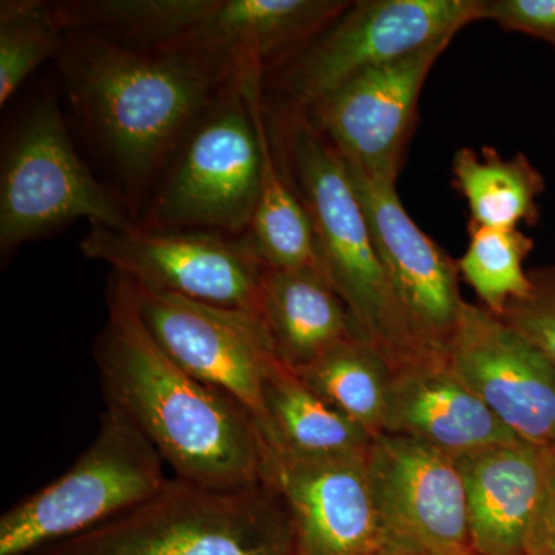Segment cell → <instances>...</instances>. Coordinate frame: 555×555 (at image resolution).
<instances>
[{
	"label": "cell",
	"instance_id": "6da1fadb",
	"mask_svg": "<svg viewBox=\"0 0 555 555\" xmlns=\"http://www.w3.org/2000/svg\"><path fill=\"white\" fill-rule=\"evenodd\" d=\"M93 345L107 408L126 416L175 470L217 489L268 483L272 451L255 416L173 360L142 323L126 278H112Z\"/></svg>",
	"mask_w": 555,
	"mask_h": 555
},
{
	"label": "cell",
	"instance_id": "7a4b0ae2",
	"mask_svg": "<svg viewBox=\"0 0 555 555\" xmlns=\"http://www.w3.org/2000/svg\"><path fill=\"white\" fill-rule=\"evenodd\" d=\"M60 65L76 115L131 196L164 175L196 124L238 89L207 62L91 33L65 35Z\"/></svg>",
	"mask_w": 555,
	"mask_h": 555
},
{
	"label": "cell",
	"instance_id": "3957f363",
	"mask_svg": "<svg viewBox=\"0 0 555 555\" xmlns=\"http://www.w3.org/2000/svg\"><path fill=\"white\" fill-rule=\"evenodd\" d=\"M286 167L308 208L324 275L390 367L423 356L398 305L345 159L302 115L283 116Z\"/></svg>",
	"mask_w": 555,
	"mask_h": 555
},
{
	"label": "cell",
	"instance_id": "277c9868",
	"mask_svg": "<svg viewBox=\"0 0 555 555\" xmlns=\"http://www.w3.org/2000/svg\"><path fill=\"white\" fill-rule=\"evenodd\" d=\"M286 503L269 483L207 488L169 478L142 503L31 555H294Z\"/></svg>",
	"mask_w": 555,
	"mask_h": 555
},
{
	"label": "cell",
	"instance_id": "5b68a950",
	"mask_svg": "<svg viewBox=\"0 0 555 555\" xmlns=\"http://www.w3.org/2000/svg\"><path fill=\"white\" fill-rule=\"evenodd\" d=\"M164 463L133 423L105 408L96 438L67 473L0 517V555H31L129 513L169 480Z\"/></svg>",
	"mask_w": 555,
	"mask_h": 555
},
{
	"label": "cell",
	"instance_id": "8992f818",
	"mask_svg": "<svg viewBox=\"0 0 555 555\" xmlns=\"http://www.w3.org/2000/svg\"><path fill=\"white\" fill-rule=\"evenodd\" d=\"M261 170V139L238 87L196 124L164 171L138 225L247 235Z\"/></svg>",
	"mask_w": 555,
	"mask_h": 555
},
{
	"label": "cell",
	"instance_id": "52a82bcc",
	"mask_svg": "<svg viewBox=\"0 0 555 555\" xmlns=\"http://www.w3.org/2000/svg\"><path fill=\"white\" fill-rule=\"evenodd\" d=\"M89 219L126 229L138 224L93 177L73 145L60 105L40 101L11 137L0 169V254L53 230Z\"/></svg>",
	"mask_w": 555,
	"mask_h": 555
},
{
	"label": "cell",
	"instance_id": "ba28073f",
	"mask_svg": "<svg viewBox=\"0 0 555 555\" xmlns=\"http://www.w3.org/2000/svg\"><path fill=\"white\" fill-rule=\"evenodd\" d=\"M483 0H358L272 73L284 115H302L347 79L455 38L481 21Z\"/></svg>",
	"mask_w": 555,
	"mask_h": 555
},
{
	"label": "cell",
	"instance_id": "9c48e42d",
	"mask_svg": "<svg viewBox=\"0 0 555 555\" xmlns=\"http://www.w3.org/2000/svg\"><path fill=\"white\" fill-rule=\"evenodd\" d=\"M80 251L139 287L261 315L269 268L248 235L90 224Z\"/></svg>",
	"mask_w": 555,
	"mask_h": 555
},
{
	"label": "cell",
	"instance_id": "30bf717a",
	"mask_svg": "<svg viewBox=\"0 0 555 555\" xmlns=\"http://www.w3.org/2000/svg\"><path fill=\"white\" fill-rule=\"evenodd\" d=\"M129 284L160 349L192 377L238 400L264 429L262 385L280 358L262 317Z\"/></svg>",
	"mask_w": 555,
	"mask_h": 555
},
{
	"label": "cell",
	"instance_id": "8fae6325",
	"mask_svg": "<svg viewBox=\"0 0 555 555\" xmlns=\"http://www.w3.org/2000/svg\"><path fill=\"white\" fill-rule=\"evenodd\" d=\"M366 466L383 547L412 555L473 553L454 456L414 438L379 434Z\"/></svg>",
	"mask_w": 555,
	"mask_h": 555
},
{
	"label": "cell",
	"instance_id": "7c38bea8",
	"mask_svg": "<svg viewBox=\"0 0 555 555\" xmlns=\"http://www.w3.org/2000/svg\"><path fill=\"white\" fill-rule=\"evenodd\" d=\"M452 40L358 73L302 116L347 164L367 177L397 182L414 134L423 87Z\"/></svg>",
	"mask_w": 555,
	"mask_h": 555
},
{
	"label": "cell",
	"instance_id": "4fadbf2b",
	"mask_svg": "<svg viewBox=\"0 0 555 555\" xmlns=\"http://www.w3.org/2000/svg\"><path fill=\"white\" fill-rule=\"evenodd\" d=\"M448 356L514 436L555 447V366L534 343L483 306L466 302Z\"/></svg>",
	"mask_w": 555,
	"mask_h": 555
},
{
	"label": "cell",
	"instance_id": "5bb4252c",
	"mask_svg": "<svg viewBox=\"0 0 555 555\" xmlns=\"http://www.w3.org/2000/svg\"><path fill=\"white\" fill-rule=\"evenodd\" d=\"M346 166L409 326L427 349L448 350L466 305L460 294L455 259L408 214L397 182Z\"/></svg>",
	"mask_w": 555,
	"mask_h": 555
},
{
	"label": "cell",
	"instance_id": "9a60e30c",
	"mask_svg": "<svg viewBox=\"0 0 555 555\" xmlns=\"http://www.w3.org/2000/svg\"><path fill=\"white\" fill-rule=\"evenodd\" d=\"M352 2L217 0L210 13L159 51L195 57L238 82L275 73L313 42Z\"/></svg>",
	"mask_w": 555,
	"mask_h": 555
},
{
	"label": "cell",
	"instance_id": "2e32d148",
	"mask_svg": "<svg viewBox=\"0 0 555 555\" xmlns=\"http://www.w3.org/2000/svg\"><path fill=\"white\" fill-rule=\"evenodd\" d=\"M268 483L286 503L294 555H374L382 550L366 452L326 459L272 452Z\"/></svg>",
	"mask_w": 555,
	"mask_h": 555
},
{
	"label": "cell",
	"instance_id": "e0dca14e",
	"mask_svg": "<svg viewBox=\"0 0 555 555\" xmlns=\"http://www.w3.org/2000/svg\"><path fill=\"white\" fill-rule=\"evenodd\" d=\"M383 434L414 438L454 459L518 438L456 374L448 350L392 367Z\"/></svg>",
	"mask_w": 555,
	"mask_h": 555
},
{
	"label": "cell",
	"instance_id": "ac0fdd59",
	"mask_svg": "<svg viewBox=\"0 0 555 555\" xmlns=\"http://www.w3.org/2000/svg\"><path fill=\"white\" fill-rule=\"evenodd\" d=\"M554 447L516 438L459 456L474 555H521Z\"/></svg>",
	"mask_w": 555,
	"mask_h": 555
},
{
	"label": "cell",
	"instance_id": "d6986e66",
	"mask_svg": "<svg viewBox=\"0 0 555 555\" xmlns=\"http://www.w3.org/2000/svg\"><path fill=\"white\" fill-rule=\"evenodd\" d=\"M261 317L278 358L294 374L339 343L363 337L349 308L320 269H268Z\"/></svg>",
	"mask_w": 555,
	"mask_h": 555
},
{
	"label": "cell",
	"instance_id": "ffe728a7",
	"mask_svg": "<svg viewBox=\"0 0 555 555\" xmlns=\"http://www.w3.org/2000/svg\"><path fill=\"white\" fill-rule=\"evenodd\" d=\"M264 82L266 79L257 78L240 87L257 124L262 150L261 189L247 235L269 269L323 270L308 208L292 184L283 160L275 156L266 118Z\"/></svg>",
	"mask_w": 555,
	"mask_h": 555
},
{
	"label": "cell",
	"instance_id": "44dd1931",
	"mask_svg": "<svg viewBox=\"0 0 555 555\" xmlns=\"http://www.w3.org/2000/svg\"><path fill=\"white\" fill-rule=\"evenodd\" d=\"M262 408V434L275 454L297 459L364 454L374 440L281 361L264 378Z\"/></svg>",
	"mask_w": 555,
	"mask_h": 555
},
{
	"label": "cell",
	"instance_id": "7402d4cb",
	"mask_svg": "<svg viewBox=\"0 0 555 555\" xmlns=\"http://www.w3.org/2000/svg\"><path fill=\"white\" fill-rule=\"evenodd\" d=\"M452 185L469 207L470 224L518 229L535 224L537 199L545 189L540 171L525 155L505 158L494 147H462L452 158Z\"/></svg>",
	"mask_w": 555,
	"mask_h": 555
},
{
	"label": "cell",
	"instance_id": "603a6c76",
	"mask_svg": "<svg viewBox=\"0 0 555 555\" xmlns=\"http://www.w3.org/2000/svg\"><path fill=\"white\" fill-rule=\"evenodd\" d=\"M217 0H64L53 2L65 33H91L141 50H159L185 35Z\"/></svg>",
	"mask_w": 555,
	"mask_h": 555
},
{
	"label": "cell",
	"instance_id": "cb8c5ba5",
	"mask_svg": "<svg viewBox=\"0 0 555 555\" xmlns=\"http://www.w3.org/2000/svg\"><path fill=\"white\" fill-rule=\"evenodd\" d=\"M297 375L372 436L385 433L392 367L366 338L358 335L339 343Z\"/></svg>",
	"mask_w": 555,
	"mask_h": 555
},
{
	"label": "cell",
	"instance_id": "d4e9b609",
	"mask_svg": "<svg viewBox=\"0 0 555 555\" xmlns=\"http://www.w3.org/2000/svg\"><path fill=\"white\" fill-rule=\"evenodd\" d=\"M469 244L462 258L456 259L460 278L476 292L481 306L496 317L507 306L531 292L526 258L534 241L518 229L485 228L467 224Z\"/></svg>",
	"mask_w": 555,
	"mask_h": 555
},
{
	"label": "cell",
	"instance_id": "484cf974",
	"mask_svg": "<svg viewBox=\"0 0 555 555\" xmlns=\"http://www.w3.org/2000/svg\"><path fill=\"white\" fill-rule=\"evenodd\" d=\"M65 33L46 0H2L0 3V105L50 57L60 56Z\"/></svg>",
	"mask_w": 555,
	"mask_h": 555
},
{
	"label": "cell",
	"instance_id": "4316f807",
	"mask_svg": "<svg viewBox=\"0 0 555 555\" xmlns=\"http://www.w3.org/2000/svg\"><path fill=\"white\" fill-rule=\"evenodd\" d=\"M531 292L507 306L502 320L534 343L555 366V266L529 272Z\"/></svg>",
	"mask_w": 555,
	"mask_h": 555
},
{
	"label": "cell",
	"instance_id": "83f0119b",
	"mask_svg": "<svg viewBox=\"0 0 555 555\" xmlns=\"http://www.w3.org/2000/svg\"><path fill=\"white\" fill-rule=\"evenodd\" d=\"M481 21L543 40L555 49V0H483Z\"/></svg>",
	"mask_w": 555,
	"mask_h": 555
},
{
	"label": "cell",
	"instance_id": "f1b7e54d",
	"mask_svg": "<svg viewBox=\"0 0 555 555\" xmlns=\"http://www.w3.org/2000/svg\"><path fill=\"white\" fill-rule=\"evenodd\" d=\"M521 555H555V447L542 502L529 526Z\"/></svg>",
	"mask_w": 555,
	"mask_h": 555
},
{
	"label": "cell",
	"instance_id": "f546056e",
	"mask_svg": "<svg viewBox=\"0 0 555 555\" xmlns=\"http://www.w3.org/2000/svg\"><path fill=\"white\" fill-rule=\"evenodd\" d=\"M374 555H412L406 553H400V551L386 550V547H382V550L377 551Z\"/></svg>",
	"mask_w": 555,
	"mask_h": 555
},
{
	"label": "cell",
	"instance_id": "4dcf8cb0",
	"mask_svg": "<svg viewBox=\"0 0 555 555\" xmlns=\"http://www.w3.org/2000/svg\"><path fill=\"white\" fill-rule=\"evenodd\" d=\"M451 555H474L473 553H459V554H451Z\"/></svg>",
	"mask_w": 555,
	"mask_h": 555
}]
</instances>
